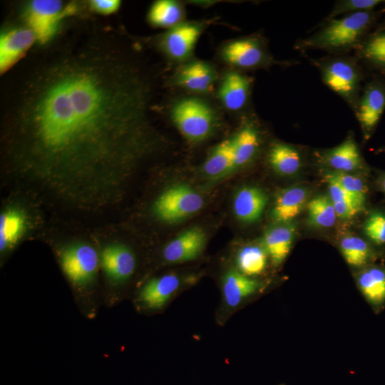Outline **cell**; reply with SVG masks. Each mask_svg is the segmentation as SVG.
Returning <instances> with one entry per match:
<instances>
[{"label": "cell", "mask_w": 385, "mask_h": 385, "mask_svg": "<svg viewBox=\"0 0 385 385\" xmlns=\"http://www.w3.org/2000/svg\"><path fill=\"white\" fill-rule=\"evenodd\" d=\"M180 279L175 274H168L148 281L140 291L138 299L146 309L162 308L178 290Z\"/></svg>", "instance_id": "9a60e30c"}, {"label": "cell", "mask_w": 385, "mask_h": 385, "mask_svg": "<svg viewBox=\"0 0 385 385\" xmlns=\"http://www.w3.org/2000/svg\"><path fill=\"white\" fill-rule=\"evenodd\" d=\"M308 192L302 187L283 190L276 197L272 210V219L279 224L289 223L305 206Z\"/></svg>", "instance_id": "e0dca14e"}, {"label": "cell", "mask_w": 385, "mask_h": 385, "mask_svg": "<svg viewBox=\"0 0 385 385\" xmlns=\"http://www.w3.org/2000/svg\"><path fill=\"white\" fill-rule=\"evenodd\" d=\"M337 217L349 219L354 217L363 209L347 202H333Z\"/></svg>", "instance_id": "8d00e7d4"}, {"label": "cell", "mask_w": 385, "mask_h": 385, "mask_svg": "<svg viewBox=\"0 0 385 385\" xmlns=\"http://www.w3.org/2000/svg\"><path fill=\"white\" fill-rule=\"evenodd\" d=\"M215 78L212 68L202 61H193L182 68L175 78V83L195 92H206Z\"/></svg>", "instance_id": "44dd1931"}, {"label": "cell", "mask_w": 385, "mask_h": 385, "mask_svg": "<svg viewBox=\"0 0 385 385\" xmlns=\"http://www.w3.org/2000/svg\"><path fill=\"white\" fill-rule=\"evenodd\" d=\"M204 232L198 228L188 229L170 241L163 250V257L172 263L188 262L195 259L205 244Z\"/></svg>", "instance_id": "4fadbf2b"}, {"label": "cell", "mask_w": 385, "mask_h": 385, "mask_svg": "<svg viewBox=\"0 0 385 385\" xmlns=\"http://www.w3.org/2000/svg\"><path fill=\"white\" fill-rule=\"evenodd\" d=\"M354 51L362 66L385 78V22L374 28Z\"/></svg>", "instance_id": "7c38bea8"}, {"label": "cell", "mask_w": 385, "mask_h": 385, "mask_svg": "<svg viewBox=\"0 0 385 385\" xmlns=\"http://www.w3.org/2000/svg\"><path fill=\"white\" fill-rule=\"evenodd\" d=\"M377 152H379V153H382V152H385V146H383L381 148H380Z\"/></svg>", "instance_id": "f35d334b"}, {"label": "cell", "mask_w": 385, "mask_h": 385, "mask_svg": "<svg viewBox=\"0 0 385 385\" xmlns=\"http://www.w3.org/2000/svg\"><path fill=\"white\" fill-rule=\"evenodd\" d=\"M340 249L346 262L354 267L366 265L371 257V251L363 239L348 235L340 242Z\"/></svg>", "instance_id": "4dcf8cb0"}, {"label": "cell", "mask_w": 385, "mask_h": 385, "mask_svg": "<svg viewBox=\"0 0 385 385\" xmlns=\"http://www.w3.org/2000/svg\"><path fill=\"white\" fill-rule=\"evenodd\" d=\"M349 193L365 203L367 187L361 179L348 173H329Z\"/></svg>", "instance_id": "d6a6232c"}, {"label": "cell", "mask_w": 385, "mask_h": 385, "mask_svg": "<svg viewBox=\"0 0 385 385\" xmlns=\"http://www.w3.org/2000/svg\"><path fill=\"white\" fill-rule=\"evenodd\" d=\"M183 11L175 1L160 0L155 2L148 13L150 22L159 27H174L180 24Z\"/></svg>", "instance_id": "83f0119b"}, {"label": "cell", "mask_w": 385, "mask_h": 385, "mask_svg": "<svg viewBox=\"0 0 385 385\" xmlns=\"http://www.w3.org/2000/svg\"><path fill=\"white\" fill-rule=\"evenodd\" d=\"M202 197L191 188L178 185L164 191L154 204L155 215L163 221L175 222L199 211Z\"/></svg>", "instance_id": "52a82bcc"}, {"label": "cell", "mask_w": 385, "mask_h": 385, "mask_svg": "<svg viewBox=\"0 0 385 385\" xmlns=\"http://www.w3.org/2000/svg\"><path fill=\"white\" fill-rule=\"evenodd\" d=\"M366 235L377 244H385V212H374L364 225Z\"/></svg>", "instance_id": "836d02e7"}, {"label": "cell", "mask_w": 385, "mask_h": 385, "mask_svg": "<svg viewBox=\"0 0 385 385\" xmlns=\"http://www.w3.org/2000/svg\"><path fill=\"white\" fill-rule=\"evenodd\" d=\"M385 2V1H384ZM384 11V13L385 12V7H384V9L383 10Z\"/></svg>", "instance_id": "ab89813d"}, {"label": "cell", "mask_w": 385, "mask_h": 385, "mask_svg": "<svg viewBox=\"0 0 385 385\" xmlns=\"http://www.w3.org/2000/svg\"><path fill=\"white\" fill-rule=\"evenodd\" d=\"M295 229L289 223L280 224L268 230L263 237L265 250L276 265L287 257L294 237Z\"/></svg>", "instance_id": "ffe728a7"}, {"label": "cell", "mask_w": 385, "mask_h": 385, "mask_svg": "<svg viewBox=\"0 0 385 385\" xmlns=\"http://www.w3.org/2000/svg\"><path fill=\"white\" fill-rule=\"evenodd\" d=\"M91 9L100 14H111L115 12L120 1L118 0H92L89 2Z\"/></svg>", "instance_id": "d590c367"}, {"label": "cell", "mask_w": 385, "mask_h": 385, "mask_svg": "<svg viewBox=\"0 0 385 385\" xmlns=\"http://www.w3.org/2000/svg\"><path fill=\"white\" fill-rule=\"evenodd\" d=\"M172 118L180 131L191 140L205 138L214 123V115L210 106L193 98L178 101L172 109Z\"/></svg>", "instance_id": "5b68a950"}, {"label": "cell", "mask_w": 385, "mask_h": 385, "mask_svg": "<svg viewBox=\"0 0 385 385\" xmlns=\"http://www.w3.org/2000/svg\"><path fill=\"white\" fill-rule=\"evenodd\" d=\"M267 205L265 192L257 187H245L236 194L233 208L237 217L245 222L257 220Z\"/></svg>", "instance_id": "d6986e66"}, {"label": "cell", "mask_w": 385, "mask_h": 385, "mask_svg": "<svg viewBox=\"0 0 385 385\" xmlns=\"http://www.w3.org/2000/svg\"><path fill=\"white\" fill-rule=\"evenodd\" d=\"M25 227V218L19 210L11 209L0 217V250L1 252L12 247L19 239Z\"/></svg>", "instance_id": "484cf974"}, {"label": "cell", "mask_w": 385, "mask_h": 385, "mask_svg": "<svg viewBox=\"0 0 385 385\" xmlns=\"http://www.w3.org/2000/svg\"><path fill=\"white\" fill-rule=\"evenodd\" d=\"M100 264L108 280L113 284H119L133 274L136 261L134 254L128 247L111 244L102 250Z\"/></svg>", "instance_id": "30bf717a"}, {"label": "cell", "mask_w": 385, "mask_h": 385, "mask_svg": "<svg viewBox=\"0 0 385 385\" xmlns=\"http://www.w3.org/2000/svg\"><path fill=\"white\" fill-rule=\"evenodd\" d=\"M267 254L265 248L257 245L244 247L237 254V267L247 276L260 274L266 267Z\"/></svg>", "instance_id": "f546056e"}, {"label": "cell", "mask_w": 385, "mask_h": 385, "mask_svg": "<svg viewBox=\"0 0 385 385\" xmlns=\"http://www.w3.org/2000/svg\"><path fill=\"white\" fill-rule=\"evenodd\" d=\"M251 80L237 72L225 75L219 89V96L224 106L229 110L238 111L247 103Z\"/></svg>", "instance_id": "ac0fdd59"}, {"label": "cell", "mask_w": 385, "mask_h": 385, "mask_svg": "<svg viewBox=\"0 0 385 385\" xmlns=\"http://www.w3.org/2000/svg\"><path fill=\"white\" fill-rule=\"evenodd\" d=\"M384 1L381 0H340L337 1L325 21L352 13L372 11Z\"/></svg>", "instance_id": "1f68e13d"}, {"label": "cell", "mask_w": 385, "mask_h": 385, "mask_svg": "<svg viewBox=\"0 0 385 385\" xmlns=\"http://www.w3.org/2000/svg\"><path fill=\"white\" fill-rule=\"evenodd\" d=\"M233 144L232 169H235L252 160L258 151L260 138L256 127L250 123L245 124L233 138Z\"/></svg>", "instance_id": "cb8c5ba5"}, {"label": "cell", "mask_w": 385, "mask_h": 385, "mask_svg": "<svg viewBox=\"0 0 385 385\" xmlns=\"http://www.w3.org/2000/svg\"><path fill=\"white\" fill-rule=\"evenodd\" d=\"M308 217L310 223L318 227L333 226L337 217L333 202L329 197L319 195L308 202Z\"/></svg>", "instance_id": "f1b7e54d"}, {"label": "cell", "mask_w": 385, "mask_h": 385, "mask_svg": "<svg viewBox=\"0 0 385 385\" xmlns=\"http://www.w3.org/2000/svg\"><path fill=\"white\" fill-rule=\"evenodd\" d=\"M380 185L382 190L385 193V176L382 177L381 179L380 180Z\"/></svg>", "instance_id": "74e56055"}, {"label": "cell", "mask_w": 385, "mask_h": 385, "mask_svg": "<svg viewBox=\"0 0 385 385\" xmlns=\"http://www.w3.org/2000/svg\"><path fill=\"white\" fill-rule=\"evenodd\" d=\"M385 110V78L375 75L362 87L354 111L368 140L376 128Z\"/></svg>", "instance_id": "ba28073f"}, {"label": "cell", "mask_w": 385, "mask_h": 385, "mask_svg": "<svg viewBox=\"0 0 385 385\" xmlns=\"http://www.w3.org/2000/svg\"><path fill=\"white\" fill-rule=\"evenodd\" d=\"M60 264L71 283L78 288H84L89 286L96 277L100 255L93 246L87 243H74L61 250Z\"/></svg>", "instance_id": "277c9868"}, {"label": "cell", "mask_w": 385, "mask_h": 385, "mask_svg": "<svg viewBox=\"0 0 385 385\" xmlns=\"http://www.w3.org/2000/svg\"><path fill=\"white\" fill-rule=\"evenodd\" d=\"M383 13V10L359 11L324 21L317 31L298 41L295 48L301 51L319 49L332 54L354 50Z\"/></svg>", "instance_id": "7a4b0ae2"}, {"label": "cell", "mask_w": 385, "mask_h": 385, "mask_svg": "<svg viewBox=\"0 0 385 385\" xmlns=\"http://www.w3.org/2000/svg\"><path fill=\"white\" fill-rule=\"evenodd\" d=\"M234 163L233 138L225 140L212 151L204 165L206 175L215 177L232 170Z\"/></svg>", "instance_id": "d4e9b609"}, {"label": "cell", "mask_w": 385, "mask_h": 385, "mask_svg": "<svg viewBox=\"0 0 385 385\" xmlns=\"http://www.w3.org/2000/svg\"><path fill=\"white\" fill-rule=\"evenodd\" d=\"M358 284L364 295L371 302L379 304L385 300V270L371 267L359 276Z\"/></svg>", "instance_id": "4316f807"}, {"label": "cell", "mask_w": 385, "mask_h": 385, "mask_svg": "<svg viewBox=\"0 0 385 385\" xmlns=\"http://www.w3.org/2000/svg\"><path fill=\"white\" fill-rule=\"evenodd\" d=\"M150 87L111 41L62 48L28 73L6 116L14 163L60 194L107 200L142 150Z\"/></svg>", "instance_id": "6da1fadb"}, {"label": "cell", "mask_w": 385, "mask_h": 385, "mask_svg": "<svg viewBox=\"0 0 385 385\" xmlns=\"http://www.w3.org/2000/svg\"><path fill=\"white\" fill-rule=\"evenodd\" d=\"M73 9L71 5L66 6L61 1L34 0L26 5L24 17L36 41L44 44L53 37L60 21Z\"/></svg>", "instance_id": "8992f818"}, {"label": "cell", "mask_w": 385, "mask_h": 385, "mask_svg": "<svg viewBox=\"0 0 385 385\" xmlns=\"http://www.w3.org/2000/svg\"><path fill=\"white\" fill-rule=\"evenodd\" d=\"M309 60L319 71L323 83L339 96L354 111L365 77L359 60L355 56L344 54Z\"/></svg>", "instance_id": "3957f363"}, {"label": "cell", "mask_w": 385, "mask_h": 385, "mask_svg": "<svg viewBox=\"0 0 385 385\" xmlns=\"http://www.w3.org/2000/svg\"><path fill=\"white\" fill-rule=\"evenodd\" d=\"M268 160L273 169L284 175L297 173L302 165V152L284 143H274L268 153Z\"/></svg>", "instance_id": "7402d4cb"}, {"label": "cell", "mask_w": 385, "mask_h": 385, "mask_svg": "<svg viewBox=\"0 0 385 385\" xmlns=\"http://www.w3.org/2000/svg\"><path fill=\"white\" fill-rule=\"evenodd\" d=\"M321 158L337 172L350 173L361 168L364 161L354 139L348 137L337 146L322 153Z\"/></svg>", "instance_id": "2e32d148"}, {"label": "cell", "mask_w": 385, "mask_h": 385, "mask_svg": "<svg viewBox=\"0 0 385 385\" xmlns=\"http://www.w3.org/2000/svg\"><path fill=\"white\" fill-rule=\"evenodd\" d=\"M201 31V26L197 24H179L164 36L163 48L173 59H186L190 56Z\"/></svg>", "instance_id": "5bb4252c"}, {"label": "cell", "mask_w": 385, "mask_h": 385, "mask_svg": "<svg viewBox=\"0 0 385 385\" xmlns=\"http://www.w3.org/2000/svg\"><path fill=\"white\" fill-rule=\"evenodd\" d=\"M36 41L29 26L9 29L0 38V71L4 73L19 60Z\"/></svg>", "instance_id": "8fae6325"}, {"label": "cell", "mask_w": 385, "mask_h": 385, "mask_svg": "<svg viewBox=\"0 0 385 385\" xmlns=\"http://www.w3.org/2000/svg\"><path fill=\"white\" fill-rule=\"evenodd\" d=\"M258 288L259 283L256 280L235 270L227 272L223 279V294L227 304L230 307L237 306Z\"/></svg>", "instance_id": "603a6c76"}, {"label": "cell", "mask_w": 385, "mask_h": 385, "mask_svg": "<svg viewBox=\"0 0 385 385\" xmlns=\"http://www.w3.org/2000/svg\"><path fill=\"white\" fill-rule=\"evenodd\" d=\"M327 180L332 202H347L364 209V203L349 193L329 173Z\"/></svg>", "instance_id": "e575fe53"}, {"label": "cell", "mask_w": 385, "mask_h": 385, "mask_svg": "<svg viewBox=\"0 0 385 385\" xmlns=\"http://www.w3.org/2000/svg\"><path fill=\"white\" fill-rule=\"evenodd\" d=\"M227 63L242 68H255L268 66L274 61L266 51L262 41L249 37L227 43L222 51Z\"/></svg>", "instance_id": "9c48e42d"}]
</instances>
